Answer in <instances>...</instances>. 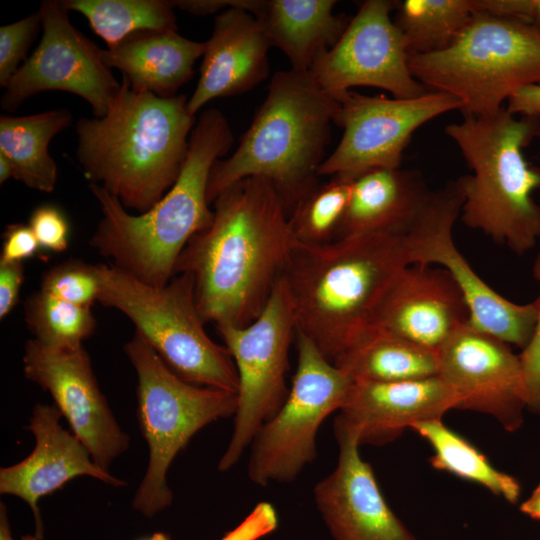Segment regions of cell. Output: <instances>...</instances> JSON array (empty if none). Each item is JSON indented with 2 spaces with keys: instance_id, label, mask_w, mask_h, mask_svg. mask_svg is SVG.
Instances as JSON below:
<instances>
[{
  "instance_id": "6da1fadb",
  "label": "cell",
  "mask_w": 540,
  "mask_h": 540,
  "mask_svg": "<svg viewBox=\"0 0 540 540\" xmlns=\"http://www.w3.org/2000/svg\"><path fill=\"white\" fill-rule=\"evenodd\" d=\"M211 224L181 252L202 320L242 327L263 311L299 245L287 207L266 179L236 182L214 200Z\"/></svg>"
},
{
  "instance_id": "7a4b0ae2",
  "label": "cell",
  "mask_w": 540,
  "mask_h": 540,
  "mask_svg": "<svg viewBox=\"0 0 540 540\" xmlns=\"http://www.w3.org/2000/svg\"><path fill=\"white\" fill-rule=\"evenodd\" d=\"M187 103L185 95L137 91L122 77L107 114L76 123L84 176L126 209L147 212L174 185L186 160L196 124Z\"/></svg>"
},
{
  "instance_id": "3957f363",
  "label": "cell",
  "mask_w": 540,
  "mask_h": 540,
  "mask_svg": "<svg viewBox=\"0 0 540 540\" xmlns=\"http://www.w3.org/2000/svg\"><path fill=\"white\" fill-rule=\"evenodd\" d=\"M232 143L225 116L217 109L204 111L191 132L176 182L145 213L130 214L116 197L90 183L102 213L90 246L144 283L165 286L189 241L212 222L207 200L210 174Z\"/></svg>"
},
{
  "instance_id": "277c9868",
  "label": "cell",
  "mask_w": 540,
  "mask_h": 540,
  "mask_svg": "<svg viewBox=\"0 0 540 540\" xmlns=\"http://www.w3.org/2000/svg\"><path fill=\"white\" fill-rule=\"evenodd\" d=\"M405 235H348L300 244L284 274L297 331L334 363L366 330L397 275L410 265Z\"/></svg>"
},
{
  "instance_id": "5b68a950",
  "label": "cell",
  "mask_w": 540,
  "mask_h": 540,
  "mask_svg": "<svg viewBox=\"0 0 540 540\" xmlns=\"http://www.w3.org/2000/svg\"><path fill=\"white\" fill-rule=\"evenodd\" d=\"M339 108V101L321 89L309 72L290 68L275 73L237 149L215 163L208 202L240 180L260 177L275 187L290 215L317 185L315 179Z\"/></svg>"
},
{
  "instance_id": "8992f818",
  "label": "cell",
  "mask_w": 540,
  "mask_h": 540,
  "mask_svg": "<svg viewBox=\"0 0 540 540\" xmlns=\"http://www.w3.org/2000/svg\"><path fill=\"white\" fill-rule=\"evenodd\" d=\"M471 175L457 179L464 197L461 219L516 254L540 238V167L523 150L540 137V117L515 116L506 106L484 116H463L445 127Z\"/></svg>"
},
{
  "instance_id": "52a82bcc",
  "label": "cell",
  "mask_w": 540,
  "mask_h": 540,
  "mask_svg": "<svg viewBox=\"0 0 540 540\" xmlns=\"http://www.w3.org/2000/svg\"><path fill=\"white\" fill-rule=\"evenodd\" d=\"M408 65L425 87L454 96L463 116L489 115L519 89L540 84V31L476 11L448 48L409 54Z\"/></svg>"
},
{
  "instance_id": "ba28073f",
  "label": "cell",
  "mask_w": 540,
  "mask_h": 540,
  "mask_svg": "<svg viewBox=\"0 0 540 540\" xmlns=\"http://www.w3.org/2000/svg\"><path fill=\"white\" fill-rule=\"evenodd\" d=\"M95 269L100 285L97 302L127 316L177 376L194 385L237 393L235 363L228 349L204 329L191 274L174 275L165 286L155 287L113 264H97Z\"/></svg>"
},
{
  "instance_id": "9c48e42d",
  "label": "cell",
  "mask_w": 540,
  "mask_h": 540,
  "mask_svg": "<svg viewBox=\"0 0 540 540\" xmlns=\"http://www.w3.org/2000/svg\"><path fill=\"white\" fill-rule=\"evenodd\" d=\"M124 352L137 374V418L149 452L132 506L151 518L173 502L167 472L174 458L203 427L235 415L237 393L184 381L137 331Z\"/></svg>"
},
{
  "instance_id": "30bf717a",
  "label": "cell",
  "mask_w": 540,
  "mask_h": 540,
  "mask_svg": "<svg viewBox=\"0 0 540 540\" xmlns=\"http://www.w3.org/2000/svg\"><path fill=\"white\" fill-rule=\"evenodd\" d=\"M238 374L237 409L229 444L218 470L231 469L260 428L284 404L289 388V349L296 338L293 304L283 280L275 286L261 314L249 325H217Z\"/></svg>"
},
{
  "instance_id": "8fae6325",
  "label": "cell",
  "mask_w": 540,
  "mask_h": 540,
  "mask_svg": "<svg viewBox=\"0 0 540 540\" xmlns=\"http://www.w3.org/2000/svg\"><path fill=\"white\" fill-rule=\"evenodd\" d=\"M297 368L279 411L251 443L248 477L260 486L296 479L316 458V437L322 422L342 407L351 379L296 332Z\"/></svg>"
},
{
  "instance_id": "7c38bea8",
  "label": "cell",
  "mask_w": 540,
  "mask_h": 540,
  "mask_svg": "<svg viewBox=\"0 0 540 540\" xmlns=\"http://www.w3.org/2000/svg\"><path fill=\"white\" fill-rule=\"evenodd\" d=\"M463 203L457 180L431 191L413 226L405 234L410 263L437 265L447 270L466 300L470 324L523 350L535 328L536 302L518 304L506 299L471 268L452 237Z\"/></svg>"
},
{
  "instance_id": "4fadbf2b",
  "label": "cell",
  "mask_w": 540,
  "mask_h": 540,
  "mask_svg": "<svg viewBox=\"0 0 540 540\" xmlns=\"http://www.w3.org/2000/svg\"><path fill=\"white\" fill-rule=\"evenodd\" d=\"M335 124L343 135L323 161L318 176L341 175L355 180L374 169H398L414 132L461 103L452 95L429 90L410 99L368 96L348 91L339 100Z\"/></svg>"
},
{
  "instance_id": "5bb4252c",
  "label": "cell",
  "mask_w": 540,
  "mask_h": 540,
  "mask_svg": "<svg viewBox=\"0 0 540 540\" xmlns=\"http://www.w3.org/2000/svg\"><path fill=\"white\" fill-rule=\"evenodd\" d=\"M39 12L40 42L4 88L2 108L14 112L40 92L64 91L86 100L95 118L104 117L121 83L104 63L101 48L72 25L61 1L45 0Z\"/></svg>"
},
{
  "instance_id": "9a60e30c",
  "label": "cell",
  "mask_w": 540,
  "mask_h": 540,
  "mask_svg": "<svg viewBox=\"0 0 540 540\" xmlns=\"http://www.w3.org/2000/svg\"><path fill=\"white\" fill-rule=\"evenodd\" d=\"M396 2L366 0L360 5L337 43L309 71L321 89L337 100L358 86L380 88L398 99L430 90L409 69L407 42L391 18Z\"/></svg>"
},
{
  "instance_id": "2e32d148",
  "label": "cell",
  "mask_w": 540,
  "mask_h": 540,
  "mask_svg": "<svg viewBox=\"0 0 540 540\" xmlns=\"http://www.w3.org/2000/svg\"><path fill=\"white\" fill-rule=\"evenodd\" d=\"M23 372L50 393L71 432L93 461L109 471L113 460L129 448L130 438L102 393L84 346L52 348L30 339L24 346Z\"/></svg>"
},
{
  "instance_id": "e0dca14e",
  "label": "cell",
  "mask_w": 540,
  "mask_h": 540,
  "mask_svg": "<svg viewBox=\"0 0 540 540\" xmlns=\"http://www.w3.org/2000/svg\"><path fill=\"white\" fill-rule=\"evenodd\" d=\"M437 354L438 376L455 393L457 408L491 415L508 432L522 426L529 395L519 354L509 344L467 322Z\"/></svg>"
},
{
  "instance_id": "ac0fdd59",
  "label": "cell",
  "mask_w": 540,
  "mask_h": 540,
  "mask_svg": "<svg viewBox=\"0 0 540 540\" xmlns=\"http://www.w3.org/2000/svg\"><path fill=\"white\" fill-rule=\"evenodd\" d=\"M335 469L314 487V500L335 540H417L385 501L371 466L359 453V436L335 420Z\"/></svg>"
},
{
  "instance_id": "d6986e66",
  "label": "cell",
  "mask_w": 540,
  "mask_h": 540,
  "mask_svg": "<svg viewBox=\"0 0 540 540\" xmlns=\"http://www.w3.org/2000/svg\"><path fill=\"white\" fill-rule=\"evenodd\" d=\"M469 318L466 300L447 270L410 264L388 287L366 329L391 333L437 351Z\"/></svg>"
},
{
  "instance_id": "ffe728a7",
  "label": "cell",
  "mask_w": 540,
  "mask_h": 540,
  "mask_svg": "<svg viewBox=\"0 0 540 540\" xmlns=\"http://www.w3.org/2000/svg\"><path fill=\"white\" fill-rule=\"evenodd\" d=\"M55 405L36 404L28 426L35 438L33 451L20 462L1 468L0 493L22 499L35 519V536L42 540L43 522L38 502L77 476H90L113 487L126 482L99 467L82 442L61 425Z\"/></svg>"
},
{
  "instance_id": "44dd1931",
  "label": "cell",
  "mask_w": 540,
  "mask_h": 540,
  "mask_svg": "<svg viewBox=\"0 0 540 540\" xmlns=\"http://www.w3.org/2000/svg\"><path fill=\"white\" fill-rule=\"evenodd\" d=\"M457 404L455 393L438 375L352 382L336 420L358 434L360 445H383L416 423L442 419Z\"/></svg>"
},
{
  "instance_id": "7402d4cb",
  "label": "cell",
  "mask_w": 540,
  "mask_h": 540,
  "mask_svg": "<svg viewBox=\"0 0 540 540\" xmlns=\"http://www.w3.org/2000/svg\"><path fill=\"white\" fill-rule=\"evenodd\" d=\"M272 47L261 23L249 11L232 7L214 21L188 110L196 113L209 101L247 92L266 79Z\"/></svg>"
},
{
  "instance_id": "603a6c76",
  "label": "cell",
  "mask_w": 540,
  "mask_h": 540,
  "mask_svg": "<svg viewBox=\"0 0 540 540\" xmlns=\"http://www.w3.org/2000/svg\"><path fill=\"white\" fill-rule=\"evenodd\" d=\"M430 194L420 171L380 168L366 172L354 180L338 237L405 235Z\"/></svg>"
},
{
  "instance_id": "cb8c5ba5",
  "label": "cell",
  "mask_w": 540,
  "mask_h": 540,
  "mask_svg": "<svg viewBox=\"0 0 540 540\" xmlns=\"http://www.w3.org/2000/svg\"><path fill=\"white\" fill-rule=\"evenodd\" d=\"M205 42L187 39L174 30H145L131 34L114 47L102 49L109 68H117L137 91L169 98L193 75Z\"/></svg>"
},
{
  "instance_id": "d4e9b609",
  "label": "cell",
  "mask_w": 540,
  "mask_h": 540,
  "mask_svg": "<svg viewBox=\"0 0 540 540\" xmlns=\"http://www.w3.org/2000/svg\"><path fill=\"white\" fill-rule=\"evenodd\" d=\"M334 0H259L254 16L272 46L288 58L291 69L309 72L345 31L348 20L335 15Z\"/></svg>"
},
{
  "instance_id": "484cf974",
  "label": "cell",
  "mask_w": 540,
  "mask_h": 540,
  "mask_svg": "<svg viewBox=\"0 0 540 540\" xmlns=\"http://www.w3.org/2000/svg\"><path fill=\"white\" fill-rule=\"evenodd\" d=\"M72 123L66 109L33 115L0 117V154L11 164L14 179L30 189L50 193L57 182V165L48 151L52 138Z\"/></svg>"
},
{
  "instance_id": "4316f807",
  "label": "cell",
  "mask_w": 540,
  "mask_h": 540,
  "mask_svg": "<svg viewBox=\"0 0 540 540\" xmlns=\"http://www.w3.org/2000/svg\"><path fill=\"white\" fill-rule=\"evenodd\" d=\"M352 382H392L438 375L437 351L367 328L334 363Z\"/></svg>"
},
{
  "instance_id": "83f0119b",
  "label": "cell",
  "mask_w": 540,
  "mask_h": 540,
  "mask_svg": "<svg viewBox=\"0 0 540 540\" xmlns=\"http://www.w3.org/2000/svg\"><path fill=\"white\" fill-rule=\"evenodd\" d=\"M410 429L432 446L434 454L430 464L433 468L480 484L509 503L518 502L521 495L519 481L496 469L475 446L446 427L442 419L419 422Z\"/></svg>"
},
{
  "instance_id": "f1b7e54d",
  "label": "cell",
  "mask_w": 540,
  "mask_h": 540,
  "mask_svg": "<svg viewBox=\"0 0 540 540\" xmlns=\"http://www.w3.org/2000/svg\"><path fill=\"white\" fill-rule=\"evenodd\" d=\"M393 21L409 54H430L448 48L476 12L474 0L397 1Z\"/></svg>"
},
{
  "instance_id": "f546056e",
  "label": "cell",
  "mask_w": 540,
  "mask_h": 540,
  "mask_svg": "<svg viewBox=\"0 0 540 540\" xmlns=\"http://www.w3.org/2000/svg\"><path fill=\"white\" fill-rule=\"evenodd\" d=\"M61 3L68 11L84 15L107 48L139 31L177 29L174 7L166 0H63Z\"/></svg>"
},
{
  "instance_id": "4dcf8cb0",
  "label": "cell",
  "mask_w": 540,
  "mask_h": 540,
  "mask_svg": "<svg viewBox=\"0 0 540 540\" xmlns=\"http://www.w3.org/2000/svg\"><path fill=\"white\" fill-rule=\"evenodd\" d=\"M354 180L341 175L331 176L316 185L292 209L289 222L300 244L318 245L338 237Z\"/></svg>"
},
{
  "instance_id": "1f68e13d",
  "label": "cell",
  "mask_w": 540,
  "mask_h": 540,
  "mask_svg": "<svg viewBox=\"0 0 540 540\" xmlns=\"http://www.w3.org/2000/svg\"><path fill=\"white\" fill-rule=\"evenodd\" d=\"M24 317L34 339L52 348L79 347L96 327L91 307L60 300L41 290L26 299Z\"/></svg>"
},
{
  "instance_id": "d6a6232c",
  "label": "cell",
  "mask_w": 540,
  "mask_h": 540,
  "mask_svg": "<svg viewBox=\"0 0 540 540\" xmlns=\"http://www.w3.org/2000/svg\"><path fill=\"white\" fill-rule=\"evenodd\" d=\"M99 279L95 265L69 260L50 268L40 290L60 300L84 307L98 301Z\"/></svg>"
},
{
  "instance_id": "836d02e7",
  "label": "cell",
  "mask_w": 540,
  "mask_h": 540,
  "mask_svg": "<svg viewBox=\"0 0 540 540\" xmlns=\"http://www.w3.org/2000/svg\"><path fill=\"white\" fill-rule=\"evenodd\" d=\"M42 28L39 10L0 27V86L5 88L25 62L27 51Z\"/></svg>"
},
{
  "instance_id": "e575fe53",
  "label": "cell",
  "mask_w": 540,
  "mask_h": 540,
  "mask_svg": "<svg viewBox=\"0 0 540 540\" xmlns=\"http://www.w3.org/2000/svg\"><path fill=\"white\" fill-rule=\"evenodd\" d=\"M29 227L41 249L63 252L69 245V224L65 215L53 205H41L31 214Z\"/></svg>"
},
{
  "instance_id": "d590c367",
  "label": "cell",
  "mask_w": 540,
  "mask_h": 540,
  "mask_svg": "<svg viewBox=\"0 0 540 540\" xmlns=\"http://www.w3.org/2000/svg\"><path fill=\"white\" fill-rule=\"evenodd\" d=\"M533 275L540 283V250L533 264ZM537 317L532 337L519 354L529 395L528 409L540 415V295L535 300Z\"/></svg>"
},
{
  "instance_id": "8d00e7d4",
  "label": "cell",
  "mask_w": 540,
  "mask_h": 540,
  "mask_svg": "<svg viewBox=\"0 0 540 540\" xmlns=\"http://www.w3.org/2000/svg\"><path fill=\"white\" fill-rule=\"evenodd\" d=\"M278 527L275 507L266 501L259 502L252 511L220 540H259Z\"/></svg>"
},
{
  "instance_id": "74e56055",
  "label": "cell",
  "mask_w": 540,
  "mask_h": 540,
  "mask_svg": "<svg viewBox=\"0 0 540 540\" xmlns=\"http://www.w3.org/2000/svg\"><path fill=\"white\" fill-rule=\"evenodd\" d=\"M41 247L31 230L24 224H10L3 233L0 262H22L34 257Z\"/></svg>"
},
{
  "instance_id": "f35d334b",
  "label": "cell",
  "mask_w": 540,
  "mask_h": 540,
  "mask_svg": "<svg viewBox=\"0 0 540 540\" xmlns=\"http://www.w3.org/2000/svg\"><path fill=\"white\" fill-rule=\"evenodd\" d=\"M476 11L514 18L540 31V0H474Z\"/></svg>"
},
{
  "instance_id": "ab89813d",
  "label": "cell",
  "mask_w": 540,
  "mask_h": 540,
  "mask_svg": "<svg viewBox=\"0 0 540 540\" xmlns=\"http://www.w3.org/2000/svg\"><path fill=\"white\" fill-rule=\"evenodd\" d=\"M24 280L22 262H0V319L15 308Z\"/></svg>"
},
{
  "instance_id": "60d3db41",
  "label": "cell",
  "mask_w": 540,
  "mask_h": 540,
  "mask_svg": "<svg viewBox=\"0 0 540 540\" xmlns=\"http://www.w3.org/2000/svg\"><path fill=\"white\" fill-rule=\"evenodd\" d=\"M170 2L173 7L188 13L209 15L232 7L243 8L253 14L259 0H174Z\"/></svg>"
},
{
  "instance_id": "b9f144b4",
  "label": "cell",
  "mask_w": 540,
  "mask_h": 540,
  "mask_svg": "<svg viewBox=\"0 0 540 540\" xmlns=\"http://www.w3.org/2000/svg\"><path fill=\"white\" fill-rule=\"evenodd\" d=\"M506 109L515 116L540 117V84L525 86L508 100Z\"/></svg>"
},
{
  "instance_id": "7bdbcfd3",
  "label": "cell",
  "mask_w": 540,
  "mask_h": 540,
  "mask_svg": "<svg viewBox=\"0 0 540 540\" xmlns=\"http://www.w3.org/2000/svg\"><path fill=\"white\" fill-rule=\"evenodd\" d=\"M520 511L528 517L540 521V483L530 496L521 503Z\"/></svg>"
},
{
  "instance_id": "ee69618b",
  "label": "cell",
  "mask_w": 540,
  "mask_h": 540,
  "mask_svg": "<svg viewBox=\"0 0 540 540\" xmlns=\"http://www.w3.org/2000/svg\"><path fill=\"white\" fill-rule=\"evenodd\" d=\"M0 540H14L7 516V509L4 503L0 504Z\"/></svg>"
},
{
  "instance_id": "f6af8a7d",
  "label": "cell",
  "mask_w": 540,
  "mask_h": 540,
  "mask_svg": "<svg viewBox=\"0 0 540 540\" xmlns=\"http://www.w3.org/2000/svg\"><path fill=\"white\" fill-rule=\"evenodd\" d=\"M13 168L10 162L0 154V183H5L9 178H13Z\"/></svg>"
},
{
  "instance_id": "bcb514c9",
  "label": "cell",
  "mask_w": 540,
  "mask_h": 540,
  "mask_svg": "<svg viewBox=\"0 0 540 540\" xmlns=\"http://www.w3.org/2000/svg\"><path fill=\"white\" fill-rule=\"evenodd\" d=\"M139 540H171L170 536L164 532H155L148 537L141 538Z\"/></svg>"
},
{
  "instance_id": "7dc6e473",
  "label": "cell",
  "mask_w": 540,
  "mask_h": 540,
  "mask_svg": "<svg viewBox=\"0 0 540 540\" xmlns=\"http://www.w3.org/2000/svg\"><path fill=\"white\" fill-rule=\"evenodd\" d=\"M21 540H39L35 535H24Z\"/></svg>"
}]
</instances>
